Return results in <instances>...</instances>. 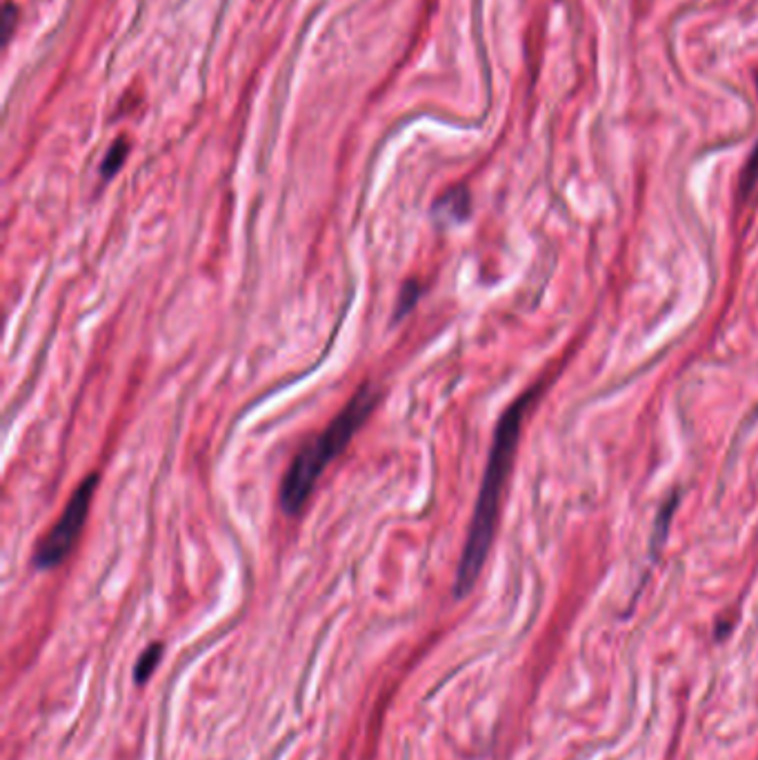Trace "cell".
<instances>
[{
	"instance_id": "5b68a950",
	"label": "cell",
	"mask_w": 758,
	"mask_h": 760,
	"mask_svg": "<svg viewBox=\"0 0 758 760\" xmlns=\"http://www.w3.org/2000/svg\"><path fill=\"white\" fill-rule=\"evenodd\" d=\"M127 154H129V142H127L125 138H118V140L114 142V145L110 148V152H108V156H105V161H103V165H101V176H103V178L116 176L118 169L123 167Z\"/></svg>"
},
{
	"instance_id": "ba28073f",
	"label": "cell",
	"mask_w": 758,
	"mask_h": 760,
	"mask_svg": "<svg viewBox=\"0 0 758 760\" xmlns=\"http://www.w3.org/2000/svg\"><path fill=\"white\" fill-rule=\"evenodd\" d=\"M756 180H758V145H756V150H754V154H751V159H749V163H747V167H745V172L741 176V194L743 197H747L751 192Z\"/></svg>"
},
{
	"instance_id": "9c48e42d",
	"label": "cell",
	"mask_w": 758,
	"mask_h": 760,
	"mask_svg": "<svg viewBox=\"0 0 758 760\" xmlns=\"http://www.w3.org/2000/svg\"><path fill=\"white\" fill-rule=\"evenodd\" d=\"M14 23H16V10L12 3L5 5V14H3V34H5V40H10L12 31H14Z\"/></svg>"
},
{
	"instance_id": "3957f363",
	"label": "cell",
	"mask_w": 758,
	"mask_h": 760,
	"mask_svg": "<svg viewBox=\"0 0 758 760\" xmlns=\"http://www.w3.org/2000/svg\"><path fill=\"white\" fill-rule=\"evenodd\" d=\"M97 487H99L97 473H91V477H87L76 487L65 511L56 520V525L40 541L38 549L34 552V565L38 569H54L72 554V549L76 547L85 530V522L91 509L93 494H97Z\"/></svg>"
},
{
	"instance_id": "8992f818",
	"label": "cell",
	"mask_w": 758,
	"mask_h": 760,
	"mask_svg": "<svg viewBox=\"0 0 758 760\" xmlns=\"http://www.w3.org/2000/svg\"><path fill=\"white\" fill-rule=\"evenodd\" d=\"M161 654H163V645L154 643L143 656L138 658V662H136V681L138 683H146L152 676V672L156 670V664L161 660Z\"/></svg>"
},
{
	"instance_id": "7a4b0ae2",
	"label": "cell",
	"mask_w": 758,
	"mask_h": 760,
	"mask_svg": "<svg viewBox=\"0 0 758 760\" xmlns=\"http://www.w3.org/2000/svg\"><path fill=\"white\" fill-rule=\"evenodd\" d=\"M378 398H381L378 390L371 383H365L341 409V414H337V418L331 420L316 439L301 447L286 473V479L280 483L282 511L288 516H299L305 509L325 469L352 443L356 432L378 405Z\"/></svg>"
},
{
	"instance_id": "52a82bcc",
	"label": "cell",
	"mask_w": 758,
	"mask_h": 760,
	"mask_svg": "<svg viewBox=\"0 0 758 760\" xmlns=\"http://www.w3.org/2000/svg\"><path fill=\"white\" fill-rule=\"evenodd\" d=\"M420 296V288H418V282L416 280H407L403 284V290H401V296H399V305H396V320H401L407 312H412V307L416 305Z\"/></svg>"
},
{
	"instance_id": "6da1fadb",
	"label": "cell",
	"mask_w": 758,
	"mask_h": 760,
	"mask_svg": "<svg viewBox=\"0 0 758 760\" xmlns=\"http://www.w3.org/2000/svg\"><path fill=\"white\" fill-rule=\"evenodd\" d=\"M534 398H536V390H530L523 396H518L498 420L488 469L479 492V501H477V507H473L471 525H469L460 562L456 569L454 594L458 598L467 596L473 590L485 567V560L496 534V520L501 511L503 490L507 485L511 463L516 456V445L520 439V425H523L526 414L534 403Z\"/></svg>"
},
{
	"instance_id": "277c9868",
	"label": "cell",
	"mask_w": 758,
	"mask_h": 760,
	"mask_svg": "<svg viewBox=\"0 0 758 760\" xmlns=\"http://www.w3.org/2000/svg\"><path fill=\"white\" fill-rule=\"evenodd\" d=\"M469 212H471V199H469L467 187H463V185L445 192L434 203V210H432V214L439 223H463V220H467Z\"/></svg>"
}]
</instances>
